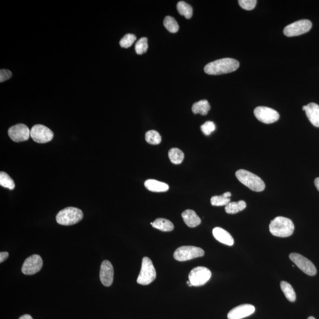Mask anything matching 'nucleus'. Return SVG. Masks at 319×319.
<instances>
[{
  "label": "nucleus",
  "instance_id": "16",
  "mask_svg": "<svg viewBox=\"0 0 319 319\" xmlns=\"http://www.w3.org/2000/svg\"><path fill=\"white\" fill-rule=\"evenodd\" d=\"M213 236L215 239L223 244L232 246L234 245V240L228 232L222 228L216 227L213 229Z\"/></svg>",
  "mask_w": 319,
  "mask_h": 319
},
{
  "label": "nucleus",
  "instance_id": "18",
  "mask_svg": "<svg viewBox=\"0 0 319 319\" xmlns=\"http://www.w3.org/2000/svg\"><path fill=\"white\" fill-rule=\"evenodd\" d=\"M184 223L190 228L197 227L201 223V219L193 210L187 209L181 214Z\"/></svg>",
  "mask_w": 319,
  "mask_h": 319
},
{
  "label": "nucleus",
  "instance_id": "37",
  "mask_svg": "<svg viewBox=\"0 0 319 319\" xmlns=\"http://www.w3.org/2000/svg\"><path fill=\"white\" fill-rule=\"evenodd\" d=\"M315 184L316 187V188H317V189L319 191V178H317L315 179Z\"/></svg>",
  "mask_w": 319,
  "mask_h": 319
},
{
  "label": "nucleus",
  "instance_id": "23",
  "mask_svg": "<svg viewBox=\"0 0 319 319\" xmlns=\"http://www.w3.org/2000/svg\"><path fill=\"white\" fill-rule=\"evenodd\" d=\"M231 194L230 192H225L220 196H214L212 197L211 202L212 206H226L229 202H231Z\"/></svg>",
  "mask_w": 319,
  "mask_h": 319
},
{
  "label": "nucleus",
  "instance_id": "26",
  "mask_svg": "<svg viewBox=\"0 0 319 319\" xmlns=\"http://www.w3.org/2000/svg\"><path fill=\"white\" fill-rule=\"evenodd\" d=\"M178 12L181 16L185 17L187 19L192 18L193 16V8L191 5L187 4V2L181 1L177 4Z\"/></svg>",
  "mask_w": 319,
  "mask_h": 319
},
{
  "label": "nucleus",
  "instance_id": "27",
  "mask_svg": "<svg viewBox=\"0 0 319 319\" xmlns=\"http://www.w3.org/2000/svg\"><path fill=\"white\" fill-rule=\"evenodd\" d=\"M0 185L10 190H13L15 187V181L7 173H0Z\"/></svg>",
  "mask_w": 319,
  "mask_h": 319
},
{
  "label": "nucleus",
  "instance_id": "15",
  "mask_svg": "<svg viewBox=\"0 0 319 319\" xmlns=\"http://www.w3.org/2000/svg\"><path fill=\"white\" fill-rule=\"evenodd\" d=\"M256 311V308L250 304H244L234 308L228 313V319H242L248 317Z\"/></svg>",
  "mask_w": 319,
  "mask_h": 319
},
{
  "label": "nucleus",
  "instance_id": "22",
  "mask_svg": "<svg viewBox=\"0 0 319 319\" xmlns=\"http://www.w3.org/2000/svg\"><path fill=\"white\" fill-rule=\"evenodd\" d=\"M247 207V204L243 200L239 201H232L229 202L225 206V211L229 214H235L237 213L243 211Z\"/></svg>",
  "mask_w": 319,
  "mask_h": 319
},
{
  "label": "nucleus",
  "instance_id": "8",
  "mask_svg": "<svg viewBox=\"0 0 319 319\" xmlns=\"http://www.w3.org/2000/svg\"><path fill=\"white\" fill-rule=\"evenodd\" d=\"M312 27V22L309 20H301L285 27L284 34L287 37L298 36L309 32Z\"/></svg>",
  "mask_w": 319,
  "mask_h": 319
},
{
  "label": "nucleus",
  "instance_id": "11",
  "mask_svg": "<svg viewBox=\"0 0 319 319\" xmlns=\"http://www.w3.org/2000/svg\"><path fill=\"white\" fill-rule=\"evenodd\" d=\"M254 113L259 121L265 124H272L278 121L279 119L278 111L266 106H258L255 109Z\"/></svg>",
  "mask_w": 319,
  "mask_h": 319
},
{
  "label": "nucleus",
  "instance_id": "10",
  "mask_svg": "<svg viewBox=\"0 0 319 319\" xmlns=\"http://www.w3.org/2000/svg\"><path fill=\"white\" fill-rule=\"evenodd\" d=\"M289 258L291 261L303 271L305 274L310 276H315L317 273V270L314 264L309 259L298 253L290 254Z\"/></svg>",
  "mask_w": 319,
  "mask_h": 319
},
{
  "label": "nucleus",
  "instance_id": "14",
  "mask_svg": "<svg viewBox=\"0 0 319 319\" xmlns=\"http://www.w3.org/2000/svg\"><path fill=\"white\" fill-rule=\"evenodd\" d=\"M100 280L102 284L106 287H110L113 284L114 280V268L111 263L105 260L100 265Z\"/></svg>",
  "mask_w": 319,
  "mask_h": 319
},
{
  "label": "nucleus",
  "instance_id": "2",
  "mask_svg": "<svg viewBox=\"0 0 319 319\" xmlns=\"http://www.w3.org/2000/svg\"><path fill=\"white\" fill-rule=\"evenodd\" d=\"M269 229L271 234L274 236L286 238L293 235L295 225L289 218L278 217L271 220Z\"/></svg>",
  "mask_w": 319,
  "mask_h": 319
},
{
  "label": "nucleus",
  "instance_id": "1",
  "mask_svg": "<svg viewBox=\"0 0 319 319\" xmlns=\"http://www.w3.org/2000/svg\"><path fill=\"white\" fill-rule=\"evenodd\" d=\"M239 66V61L232 58H223L207 64L204 71L211 75L229 74L237 71Z\"/></svg>",
  "mask_w": 319,
  "mask_h": 319
},
{
  "label": "nucleus",
  "instance_id": "33",
  "mask_svg": "<svg viewBox=\"0 0 319 319\" xmlns=\"http://www.w3.org/2000/svg\"><path fill=\"white\" fill-rule=\"evenodd\" d=\"M240 7L246 10H253L257 4L256 0H239V1Z\"/></svg>",
  "mask_w": 319,
  "mask_h": 319
},
{
  "label": "nucleus",
  "instance_id": "21",
  "mask_svg": "<svg viewBox=\"0 0 319 319\" xmlns=\"http://www.w3.org/2000/svg\"><path fill=\"white\" fill-rule=\"evenodd\" d=\"M210 110H211V105L207 100H201L195 103L192 108L193 113L199 114L201 116H206Z\"/></svg>",
  "mask_w": 319,
  "mask_h": 319
},
{
  "label": "nucleus",
  "instance_id": "12",
  "mask_svg": "<svg viewBox=\"0 0 319 319\" xmlns=\"http://www.w3.org/2000/svg\"><path fill=\"white\" fill-rule=\"evenodd\" d=\"M43 266V260L40 256L35 254L25 260L21 271L25 275H33L40 271Z\"/></svg>",
  "mask_w": 319,
  "mask_h": 319
},
{
  "label": "nucleus",
  "instance_id": "7",
  "mask_svg": "<svg viewBox=\"0 0 319 319\" xmlns=\"http://www.w3.org/2000/svg\"><path fill=\"white\" fill-rule=\"evenodd\" d=\"M212 276L211 271L204 267H197L190 271L189 280L192 286L199 287L205 285Z\"/></svg>",
  "mask_w": 319,
  "mask_h": 319
},
{
  "label": "nucleus",
  "instance_id": "36",
  "mask_svg": "<svg viewBox=\"0 0 319 319\" xmlns=\"http://www.w3.org/2000/svg\"><path fill=\"white\" fill-rule=\"evenodd\" d=\"M19 319H33L32 317L29 315H24L23 316H21L20 318Z\"/></svg>",
  "mask_w": 319,
  "mask_h": 319
},
{
  "label": "nucleus",
  "instance_id": "39",
  "mask_svg": "<svg viewBox=\"0 0 319 319\" xmlns=\"http://www.w3.org/2000/svg\"><path fill=\"white\" fill-rule=\"evenodd\" d=\"M307 319H316L314 317H313V316H310V317L308 318Z\"/></svg>",
  "mask_w": 319,
  "mask_h": 319
},
{
  "label": "nucleus",
  "instance_id": "9",
  "mask_svg": "<svg viewBox=\"0 0 319 319\" xmlns=\"http://www.w3.org/2000/svg\"><path fill=\"white\" fill-rule=\"evenodd\" d=\"M30 136L35 142L42 144L51 141L54 134L46 126L38 124L33 126L30 130Z\"/></svg>",
  "mask_w": 319,
  "mask_h": 319
},
{
  "label": "nucleus",
  "instance_id": "32",
  "mask_svg": "<svg viewBox=\"0 0 319 319\" xmlns=\"http://www.w3.org/2000/svg\"><path fill=\"white\" fill-rule=\"evenodd\" d=\"M201 130L205 136H209L216 129V125L212 121H206L201 125Z\"/></svg>",
  "mask_w": 319,
  "mask_h": 319
},
{
  "label": "nucleus",
  "instance_id": "3",
  "mask_svg": "<svg viewBox=\"0 0 319 319\" xmlns=\"http://www.w3.org/2000/svg\"><path fill=\"white\" fill-rule=\"evenodd\" d=\"M236 177L240 183L255 192H262L265 188L264 181L258 176L247 170L240 169L236 173Z\"/></svg>",
  "mask_w": 319,
  "mask_h": 319
},
{
  "label": "nucleus",
  "instance_id": "19",
  "mask_svg": "<svg viewBox=\"0 0 319 319\" xmlns=\"http://www.w3.org/2000/svg\"><path fill=\"white\" fill-rule=\"evenodd\" d=\"M144 186L148 190L153 192H165L169 189L167 184L155 179H148L145 181Z\"/></svg>",
  "mask_w": 319,
  "mask_h": 319
},
{
  "label": "nucleus",
  "instance_id": "13",
  "mask_svg": "<svg viewBox=\"0 0 319 319\" xmlns=\"http://www.w3.org/2000/svg\"><path fill=\"white\" fill-rule=\"evenodd\" d=\"M8 136L13 141L16 142L28 140L30 137V130L27 125L19 124L9 128L8 131Z\"/></svg>",
  "mask_w": 319,
  "mask_h": 319
},
{
  "label": "nucleus",
  "instance_id": "25",
  "mask_svg": "<svg viewBox=\"0 0 319 319\" xmlns=\"http://www.w3.org/2000/svg\"><path fill=\"white\" fill-rule=\"evenodd\" d=\"M281 289L284 294L285 298L290 302L295 301L296 300V295L293 287L289 282L281 281L280 283Z\"/></svg>",
  "mask_w": 319,
  "mask_h": 319
},
{
  "label": "nucleus",
  "instance_id": "31",
  "mask_svg": "<svg viewBox=\"0 0 319 319\" xmlns=\"http://www.w3.org/2000/svg\"><path fill=\"white\" fill-rule=\"evenodd\" d=\"M137 39L136 36L133 34L125 35L120 41V46L123 48H129L133 45Z\"/></svg>",
  "mask_w": 319,
  "mask_h": 319
},
{
  "label": "nucleus",
  "instance_id": "29",
  "mask_svg": "<svg viewBox=\"0 0 319 319\" xmlns=\"http://www.w3.org/2000/svg\"><path fill=\"white\" fill-rule=\"evenodd\" d=\"M145 140L150 144L158 145L161 141V137L158 131L150 130L147 131L145 136Z\"/></svg>",
  "mask_w": 319,
  "mask_h": 319
},
{
  "label": "nucleus",
  "instance_id": "35",
  "mask_svg": "<svg viewBox=\"0 0 319 319\" xmlns=\"http://www.w3.org/2000/svg\"><path fill=\"white\" fill-rule=\"evenodd\" d=\"M8 257V252H1L0 253V262H4Z\"/></svg>",
  "mask_w": 319,
  "mask_h": 319
},
{
  "label": "nucleus",
  "instance_id": "4",
  "mask_svg": "<svg viewBox=\"0 0 319 319\" xmlns=\"http://www.w3.org/2000/svg\"><path fill=\"white\" fill-rule=\"evenodd\" d=\"M83 214L80 209L68 207L58 213L56 219L59 224L70 226L76 224L83 219Z\"/></svg>",
  "mask_w": 319,
  "mask_h": 319
},
{
  "label": "nucleus",
  "instance_id": "24",
  "mask_svg": "<svg viewBox=\"0 0 319 319\" xmlns=\"http://www.w3.org/2000/svg\"><path fill=\"white\" fill-rule=\"evenodd\" d=\"M170 161L175 164H180L182 163L184 155L182 151L178 148H173L168 153Z\"/></svg>",
  "mask_w": 319,
  "mask_h": 319
},
{
  "label": "nucleus",
  "instance_id": "20",
  "mask_svg": "<svg viewBox=\"0 0 319 319\" xmlns=\"http://www.w3.org/2000/svg\"><path fill=\"white\" fill-rule=\"evenodd\" d=\"M150 224L153 226V228L163 232L172 231L175 228L174 225L171 221L164 219V218H158L153 222H151Z\"/></svg>",
  "mask_w": 319,
  "mask_h": 319
},
{
  "label": "nucleus",
  "instance_id": "5",
  "mask_svg": "<svg viewBox=\"0 0 319 319\" xmlns=\"http://www.w3.org/2000/svg\"><path fill=\"white\" fill-rule=\"evenodd\" d=\"M156 278V271L152 260L145 257L142 260L140 273L137 278V283L147 285L152 283Z\"/></svg>",
  "mask_w": 319,
  "mask_h": 319
},
{
  "label": "nucleus",
  "instance_id": "28",
  "mask_svg": "<svg viewBox=\"0 0 319 319\" xmlns=\"http://www.w3.org/2000/svg\"><path fill=\"white\" fill-rule=\"evenodd\" d=\"M164 26L172 33H177L179 30V26L178 22L171 16H166L163 21Z\"/></svg>",
  "mask_w": 319,
  "mask_h": 319
},
{
  "label": "nucleus",
  "instance_id": "38",
  "mask_svg": "<svg viewBox=\"0 0 319 319\" xmlns=\"http://www.w3.org/2000/svg\"><path fill=\"white\" fill-rule=\"evenodd\" d=\"M306 107H307V106L304 105V106H303V108H302V109H303V110L305 111L306 110Z\"/></svg>",
  "mask_w": 319,
  "mask_h": 319
},
{
  "label": "nucleus",
  "instance_id": "30",
  "mask_svg": "<svg viewBox=\"0 0 319 319\" xmlns=\"http://www.w3.org/2000/svg\"><path fill=\"white\" fill-rule=\"evenodd\" d=\"M148 39L146 38H142L137 41L135 50L137 55H142L147 51L148 49Z\"/></svg>",
  "mask_w": 319,
  "mask_h": 319
},
{
  "label": "nucleus",
  "instance_id": "17",
  "mask_svg": "<svg viewBox=\"0 0 319 319\" xmlns=\"http://www.w3.org/2000/svg\"><path fill=\"white\" fill-rule=\"evenodd\" d=\"M306 107V116L310 122L316 127H319V105L316 103H310Z\"/></svg>",
  "mask_w": 319,
  "mask_h": 319
},
{
  "label": "nucleus",
  "instance_id": "6",
  "mask_svg": "<svg viewBox=\"0 0 319 319\" xmlns=\"http://www.w3.org/2000/svg\"><path fill=\"white\" fill-rule=\"evenodd\" d=\"M204 254L205 252L200 248L194 246H182L175 251L173 256L177 261H186L203 257Z\"/></svg>",
  "mask_w": 319,
  "mask_h": 319
},
{
  "label": "nucleus",
  "instance_id": "34",
  "mask_svg": "<svg viewBox=\"0 0 319 319\" xmlns=\"http://www.w3.org/2000/svg\"><path fill=\"white\" fill-rule=\"evenodd\" d=\"M12 77V73L9 70L1 69L0 71V82H3L4 81L10 79Z\"/></svg>",
  "mask_w": 319,
  "mask_h": 319
}]
</instances>
